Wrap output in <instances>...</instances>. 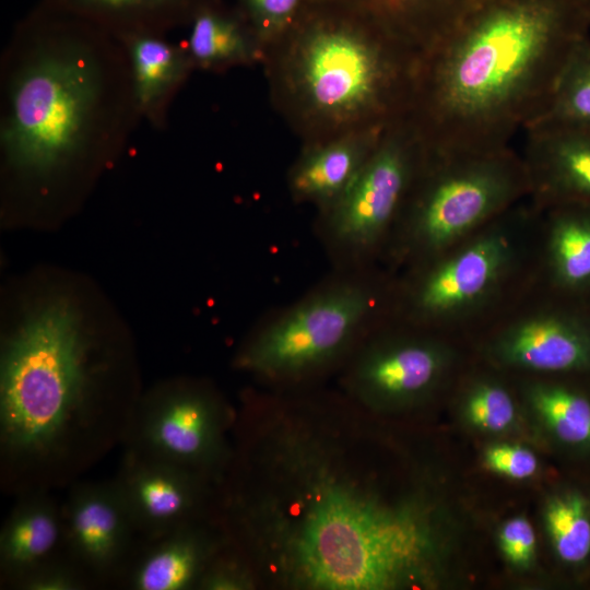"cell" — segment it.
<instances>
[{
  "instance_id": "obj_1",
  "label": "cell",
  "mask_w": 590,
  "mask_h": 590,
  "mask_svg": "<svg viewBox=\"0 0 590 590\" xmlns=\"http://www.w3.org/2000/svg\"><path fill=\"white\" fill-rule=\"evenodd\" d=\"M364 409L311 387L247 402L220 517L258 581L386 590L423 577L434 531L416 500L389 502L367 463Z\"/></svg>"
},
{
  "instance_id": "obj_2",
  "label": "cell",
  "mask_w": 590,
  "mask_h": 590,
  "mask_svg": "<svg viewBox=\"0 0 590 590\" xmlns=\"http://www.w3.org/2000/svg\"><path fill=\"white\" fill-rule=\"evenodd\" d=\"M122 42L38 1L14 26L0 61V154L39 198L94 173L141 121Z\"/></svg>"
},
{
  "instance_id": "obj_3",
  "label": "cell",
  "mask_w": 590,
  "mask_h": 590,
  "mask_svg": "<svg viewBox=\"0 0 590 590\" xmlns=\"http://www.w3.org/2000/svg\"><path fill=\"white\" fill-rule=\"evenodd\" d=\"M589 26V0H487L418 56L405 118L429 154L510 146Z\"/></svg>"
},
{
  "instance_id": "obj_4",
  "label": "cell",
  "mask_w": 590,
  "mask_h": 590,
  "mask_svg": "<svg viewBox=\"0 0 590 590\" xmlns=\"http://www.w3.org/2000/svg\"><path fill=\"white\" fill-rule=\"evenodd\" d=\"M90 344L74 307L52 299L5 340L0 368L1 482L23 495L73 484L132 417L97 399Z\"/></svg>"
},
{
  "instance_id": "obj_5",
  "label": "cell",
  "mask_w": 590,
  "mask_h": 590,
  "mask_svg": "<svg viewBox=\"0 0 590 590\" xmlns=\"http://www.w3.org/2000/svg\"><path fill=\"white\" fill-rule=\"evenodd\" d=\"M417 59L362 17L306 0L262 62L275 107L312 145L405 118Z\"/></svg>"
},
{
  "instance_id": "obj_6",
  "label": "cell",
  "mask_w": 590,
  "mask_h": 590,
  "mask_svg": "<svg viewBox=\"0 0 590 590\" xmlns=\"http://www.w3.org/2000/svg\"><path fill=\"white\" fill-rule=\"evenodd\" d=\"M540 208L527 198L394 275L391 320L469 342L534 285Z\"/></svg>"
},
{
  "instance_id": "obj_7",
  "label": "cell",
  "mask_w": 590,
  "mask_h": 590,
  "mask_svg": "<svg viewBox=\"0 0 590 590\" xmlns=\"http://www.w3.org/2000/svg\"><path fill=\"white\" fill-rule=\"evenodd\" d=\"M393 280L381 266L332 270L259 322L239 349L236 367L270 389L311 387L342 369L391 320Z\"/></svg>"
},
{
  "instance_id": "obj_8",
  "label": "cell",
  "mask_w": 590,
  "mask_h": 590,
  "mask_svg": "<svg viewBox=\"0 0 590 590\" xmlns=\"http://www.w3.org/2000/svg\"><path fill=\"white\" fill-rule=\"evenodd\" d=\"M530 197L521 153L499 150L426 158L381 260L397 274L470 237Z\"/></svg>"
},
{
  "instance_id": "obj_9",
  "label": "cell",
  "mask_w": 590,
  "mask_h": 590,
  "mask_svg": "<svg viewBox=\"0 0 590 590\" xmlns=\"http://www.w3.org/2000/svg\"><path fill=\"white\" fill-rule=\"evenodd\" d=\"M427 150L402 118L382 132L346 190L319 210L316 235L332 270L381 266V260Z\"/></svg>"
},
{
  "instance_id": "obj_10",
  "label": "cell",
  "mask_w": 590,
  "mask_h": 590,
  "mask_svg": "<svg viewBox=\"0 0 590 590\" xmlns=\"http://www.w3.org/2000/svg\"><path fill=\"white\" fill-rule=\"evenodd\" d=\"M477 359L521 376H590V304L531 286L470 342Z\"/></svg>"
},
{
  "instance_id": "obj_11",
  "label": "cell",
  "mask_w": 590,
  "mask_h": 590,
  "mask_svg": "<svg viewBox=\"0 0 590 590\" xmlns=\"http://www.w3.org/2000/svg\"><path fill=\"white\" fill-rule=\"evenodd\" d=\"M469 352L467 342L389 320L341 369L343 393L371 413L420 404L450 384Z\"/></svg>"
},
{
  "instance_id": "obj_12",
  "label": "cell",
  "mask_w": 590,
  "mask_h": 590,
  "mask_svg": "<svg viewBox=\"0 0 590 590\" xmlns=\"http://www.w3.org/2000/svg\"><path fill=\"white\" fill-rule=\"evenodd\" d=\"M234 423L232 412L212 390L178 386L137 405L125 445L221 485L233 459L228 432Z\"/></svg>"
},
{
  "instance_id": "obj_13",
  "label": "cell",
  "mask_w": 590,
  "mask_h": 590,
  "mask_svg": "<svg viewBox=\"0 0 590 590\" xmlns=\"http://www.w3.org/2000/svg\"><path fill=\"white\" fill-rule=\"evenodd\" d=\"M142 540L210 519L220 485L184 467L127 448L113 479ZM214 518V517H212Z\"/></svg>"
},
{
  "instance_id": "obj_14",
  "label": "cell",
  "mask_w": 590,
  "mask_h": 590,
  "mask_svg": "<svg viewBox=\"0 0 590 590\" xmlns=\"http://www.w3.org/2000/svg\"><path fill=\"white\" fill-rule=\"evenodd\" d=\"M61 511L66 556L93 585L117 581L140 534L114 480L71 484Z\"/></svg>"
},
{
  "instance_id": "obj_15",
  "label": "cell",
  "mask_w": 590,
  "mask_h": 590,
  "mask_svg": "<svg viewBox=\"0 0 590 590\" xmlns=\"http://www.w3.org/2000/svg\"><path fill=\"white\" fill-rule=\"evenodd\" d=\"M228 541L220 517L188 523L143 540L118 580L131 590L197 589L205 568Z\"/></svg>"
},
{
  "instance_id": "obj_16",
  "label": "cell",
  "mask_w": 590,
  "mask_h": 590,
  "mask_svg": "<svg viewBox=\"0 0 590 590\" xmlns=\"http://www.w3.org/2000/svg\"><path fill=\"white\" fill-rule=\"evenodd\" d=\"M539 208L534 285L590 304V204Z\"/></svg>"
},
{
  "instance_id": "obj_17",
  "label": "cell",
  "mask_w": 590,
  "mask_h": 590,
  "mask_svg": "<svg viewBox=\"0 0 590 590\" xmlns=\"http://www.w3.org/2000/svg\"><path fill=\"white\" fill-rule=\"evenodd\" d=\"M521 153L530 199L539 206L590 204V127L538 125L524 131Z\"/></svg>"
},
{
  "instance_id": "obj_18",
  "label": "cell",
  "mask_w": 590,
  "mask_h": 590,
  "mask_svg": "<svg viewBox=\"0 0 590 590\" xmlns=\"http://www.w3.org/2000/svg\"><path fill=\"white\" fill-rule=\"evenodd\" d=\"M63 555L61 505L48 491L20 495L0 531L2 586L14 588L25 576Z\"/></svg>"
},
{
  "instance_id": "obj_19",
  "label": "cell",
  "mask_w": 590,
  "mask_h": 590,
  "mask_svg": "<svg viewBox=\"0 0 590 590\" xmlns=\"http://www.w3.org/2000/svg\"><path fill=\"white\" fill-rule=\"evenodd\" d=\"M385 129L352 132L305 145L287 174L293 201L314 204L318 211L333 203L363 168Z\"/></svg>"
},
{
  "instance_id": "obj_20",
  "label": "cell",
  "mask_w": 590,
  "mask_h": 590,
  "mask_svg": "<svg viewBox=\"0 0 590 590\" xmlns=\"http://www.w3.org/2000/svg\"><path fill=\"white\" fill-rule=\"evenodd\" d=\"M351 12L418 56L487 0H317Z\"/></svg>"
},
{
  "instance_id": "obj_21",
  "label": "cell",
  "mask_w": 590,
  "mask_h": 590,
  "mask_svg": "<svg viewBox=\"0 0 590 590\" xmlns=\"http://www.w3.org/2000/svg\"><path fill=\"white\" fill-rule=\"evenodd\" d=\"M120 40L129 57L141 119L164 130L176 95L194 70L190 57L181 43H172L165 34H133Z\"/></svg>"
},
{
  "instance_id": "obj_22",
  "label": "cell",
  "mask_w": 590,
  "mask_h": 590,
  "mask_svg": "<svg viewBox=\"0 0 590 590\" xmlns=\"http://www.w3.org/2000/svg\"><path fill=\"white\" fill-rule=\"evenodd\" d=\"M181 43L194 70L212 72L262 62L263 47L237 5L224 0H201Z\"/></svg>"
},
{
  "instance_id": "obj_23",
  "label": "cell",
  "mask_w": 590,
  "mask_h": 590,
  "mask_svg": "<svg viewBox=\"0 0 590 590\" xmlns=\"http://www.w3.org/2000/svg\"><path fill=\"white\" fill-rule=\"evenodd\" d=\"M82 17L121 39L129 35L167 34L186 26L201 0H39Z\"/></svg>"
},
{
  "instance_id": "obj_24",
  "label": "cell",
  "mask_w": 590,
  "mask_h": 590,
  "mask_svg": "<svg viewBox=\"0 0 590 590\" xmlns=\"http://www.w3.org/2000/svg\"><path fill=\"white\" fill-rule=\"evenodd\" d=\"M571 376H527L520 391L563 442L590 449V393Z\"/></svg>"
},
{
  "instance_id": "obj_25",
  "label": "cell",
  "mask_w": 590,
  "mask_h": 590,
  "mask_svg": "<svg viewBox=\"0 0 590 590\" xmlns=\"http://www.w3.org/2000/svg\"><path fill=\"white\" fill-rule=\"evenodd\" d=\"M538 125L590 127L589 35L569 54L543 111L530 127Z\"/></svg>"
},
{
  "instance_id": "obj_26",
  "label": "cell",
  "mask_w": 590,
  "mask_h": 590,
  "mask_svg": "<svg viewBox=\"0 0 590 590\" xmlns=\"http://www.w3.org/2000/svg\"><path fill=\"white\" fill-rule=\"evenodd\" d=\"M545 523L559 558L578 564L590 554V514L577 493L554 497L545 510Z\"/></svg>"
},
{
  "instance_id": "obj_27",
  "label": "cell",
  "mask_w": 590,
  "mask_h": 590,
  "mask_svg": "<svg viewBox=\"0 0 590 590\" xmlns=\"http://www.w3.org/2000/svg\"><path fill=\"white\" fill-rule=\"evenodd\" d=\"M487 365L488 371L467 379L461 400L464 414L473 425L499 432L506 429L516 416V398L503 379L492 375L493 367Z\"/></svg>"
},
{
  "instance_id": "obj_28",
  "label": "cell",
  "mask_w": 590,
  "mask_h": 590,
  "mask_svg": "<svg viewBox=\"0 0 590 590\" xmlns=\"http://www.w3.org/2000/svg\"><path fill=\"white\" fill-rule=\"evenodd\" d=\"M306 0H236L264 48L283 35L296 21Z\"/></svg>"
},
{
  "instance_id": "obj_29",
  "label": "cell",
  "mask_w": 590,
  "mask_h": 590,
  "mask_svg": "<svg viewBox=\"0 0 590 590\" xmlns=\"http://www.w3.org/2000/svg\"><path fill=\"white\" fill-rule=\"evenodd\" d=\"M257 582V576L247 559L228 541L205 568L197 589L248 590Z\"/></svg>"
},
{
  "instance_id": "obj_30",
  "label": "cell",
  "mask_w": 590,
  "mask_h": 590,
  "mask_svg": "<svg viewBox=\"0 0 590 590\" xmlns=\"http://www.w3.org/2000/svg\"><path fill=\"white\" fill-rule=\"evenodd\" d=\"M93 586L90 578L66 554L20 580V590H85Z\"/></svg>"
},
{
  "instance_id": "obj_31",
  "label": "cell",
  "mask_w": 590,
  "mask_h": 590,
  "mask_svg": "<svg viewBox=\"0 0 590 590\" xmlns=\"http://www.w3.org/2000/svg\"><path fill=\"white\" fill-rule=\"evenodd\" d=\"M485 463L494 472L515 480L530 477L538 469L534 453L517 445H495L488 448Z\"/></svg>"
},
{
  "instance_id": "obj_32",
  "label": "cell",
  "mask_w": 590,
  "mask_h": 590,
  "mask_svg": "<svg viewBox=\"0 0 590 590\" xmlns=\"http://www.w3.org/2000/svg\"><path fill=\"white\" fill-rule=\"evenodd\" d=\"M535 532L532 524L522 517L507 522L499 532V545L506 558L515 565L523 566L531 562L535 552Z\"/></svg>"
},
{
  "instance_id": "obj_33",
  "label": "cell",
  "mask_w": 590,
  "mask_h": 590,
  "mask_svg": "<svg viewBox=\"0 0 590 590\" xmlns=\"http://www.w3.org/2000/svg\"><path fill=\"white\" fill-rule=\"evenodd\" d=\"M589 9H590V0H589Z\"/></svg>"
}]
</instances>
